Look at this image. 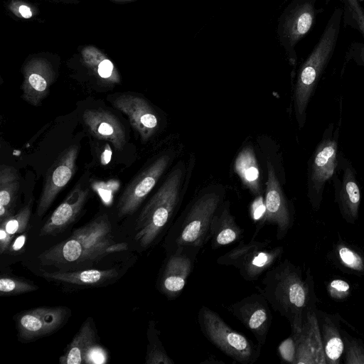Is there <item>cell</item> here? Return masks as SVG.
I'll use <instances>...</instances> for the list:
<instances>
[{"mask_svg": "<svg viewBox=\"0 0 364 364\" xmlns=\"http://www.w3.org/2000/svg\"><path fill=\"white\" fill-rule=\"evenodd\" d=\"M100 348L92 318H88L81 326L72 341L60 356L62 364L91 363L92 357Z\"/></svg>", "mask_w": 364, "mask_h": 364, "instance_id": "cell-23", "label": "cell"}, {"mask_svg": "<svg viewBox=\"0 0 364 364\" xmlns=\"http://www.w3.org/2000/svg\"><path fill=\"white\" fill-rule=\"evenodd\" d=\"M23 72L22 98L33 106H39L53 82V68L46 59L34 58L26 63Z\"/></svg>", "mask_w": 364, "mask_h": 364, "instance_id": "cell-19", "label": "cell"}, {"mask_svg": "<svg viewBox=\"0 0 364 364\" xmlns=\"http://www.w3.org/2000/svg\"><path fill=\"white\" fill-rule=\"evenodd\" d=\"M26 240V234H20L16 237V239H14L7 252L9 253H17L20 251H22L23 247L25 245Z\"/></svg>", "mask_w": 364, "mask_h": 364, "instance_id": "cell-39", "label": "cell"}, {"mask_svg": "<svg viewBox=\"0 0 364 364\" xmlns=\"http://www.w3.org/2000/svg\"><path fill=\"white\" fill-rule=\"evenodd\" d=\"M44 265L62 264L83 261V250L78 240L71 235L43 252L39 256Z\"/></svg>", "mask_w": 364, "mask_h": 364, "instance_id": "cell-30", "label": "cell"}, {"mask_svg": "<svg viewBox=\"0 0 364 364\" xmlns=\"http://www.w3.org/2000/svg\"><path fill=\"white\" fill-rule=\"evenodd\" d=\"M31 213V205L27 204L21 208L16 215H13L3 223L2 227L10 235L15 237L21 234L27 229Z\"/></svg>", "mask_w": 364, "mask_h": 364, "instance_id": "cell-33", "label": "cell"}, {"mask_svg": "<svg viewBox=\"0 0 364 364\" xmlns=\"http://www.w3.org/2000/svg\"><path fill=\"white\" fill-rule=\"evenodd\" d=\"M316 316L326 363L339 364L344 349L341 324L342 318L338 314H328L318 309Z\"/></svg>", "mask_w": 364, "mask_h": 364, "instance_id": "cell-22", "label": "cell"}, {"mask_svg": "<svg viewBox=\"0 0 364 364\" xmlns=\"http://www.w3.org/2000/svg\"><path fill=\"white\" fill-rule=\"evenodd\" d=\"M78 146L72 145L65 149L49 168L37 205V215L42 217L60 191L75 172Z\"/></svg>", "mask_w": 364, "mask_h": 364, "instance_id": "cell-15", "label": "cell"}, {"mask_svg": "<svg viewBox=\"0 0 364 364\" xmlns=\"http://www.w3.org/2000/svg\"><path fill=\"white\" fill-rule=\"evenodd\" d=\"M352 14H358L363 11L358 0H345Z\"/></svg>", "mask_w": 364, "mask_h": 364, "instance_id": "cell-40", "label": "cell"}, {"mask_svg": "<svg viewBox=\"0 0 364 364\" xmlns=\"http://www.w3.org/2000/svg\"><path fill=\"white\" fill-rule=\"evenodd\" d=\"M223 198L220 191H208L191 201L166 235L164 247L166 255L181 246L202 249L210 241L211 223Z\"/></svg>", "mask_w": 364, "mask_h": 364, "instance_id": "cell-4", "label": "cell"}, {"mask_svg": "<svg viewBox=\"0 0 364 364\" xmlns=\"http://www.w3.org/2000/svg\"><path fill=\"white\" fill-rule=\"evenodd\" d=\"M331 180L335 203L342 218L349 224H355L359 218L360 189L356 171L342 152L338 154L337 167Z\"/></svg>", "mask_w": 364, "mask_h": 364, "instance_id": "cell-10", "label": "cell"}, {"mask_svg": "<svg viewBox=\"0 0 364 364\" xmlns=\"http://www.w3.org/2000/svg\"><path fill=\"white\" fill-rule=\"evenodd\" d=\"M49 1H55V2L66 3V4L76 3L78 1V0H49Z\"/></svg>", "mask_w": 364, "mask_h": 364, "instance_id": "cell-43", "label": "cell"}, {"mask_svg": "<svg viewBox=\"0 0 364 364\" xmlns=\"http://www.w3.org/2000/svg\"><path fill=\"white\" fill-rule=\"evenodd\" d=\"M149 344L146 355V364H174V361L168 355L159 338V331L156 323L150 321L147 330Z\"/></svg>", "mask_w": 364, "mask_h": 364, "instance_id": "cell-31", "label": "cell"}, {"mask_svg": "<svg viewBox=\"0 0 364 364\" xmlns=\"http://www.w3.org/2000/svg\"><path fill=\"white\" fill-rule=\"evenodd\" d=\"M10 11L17 17L31 18L33 17V9L21 1H14L9 6Z\"/></svg>", "mask_w": 364, "mask_h": 364, "instance_id": "cell-36", "label": "cell"}, {"mask_svg": "<svg viewBox=\"0 0 364 364\" xmlns=\"http://www.w3.org/2000/svg\"><path fill=\"white\" fill-rule=\"evenodd\" d=\"M200 250L195 246H181L166 255L157 282L159 291L166 298L175 299L181 294Z\"/></svg>", "mask_w": 364, "mask_h": 364, "instance_id": "cell-9", "label": "cell"}, {"mask_svg": "<svg viewBox=\"0 0 364 364\" xmlns=\"http://www.w3.org/2000/svg\"><path fill=\"white\" fill-rule=\"evenodd\" d=\"M269 304L267 300L259 292L225 306L227 311L253 334L262 348L266 342L272 322Z\"/></svg>", "mask_w": 364, "mask_h": 364, "instance_id": "cell-13", "label": "cell"}, {"mask_svg": "<svg viewBox=\"0 0 364 364\" xmlns=\"http://www.w3.org/2000/svg\"><path fill=\"white\" fill-rule=\"evenodd\" d=\"M19 177L17 170L11 166H0V223L14 215Z\"/></svg>", "mask_w": 364, "mask_h": 364, "instance_id": "cell-27", "label": "cell"}, {"mask_svg": "<svg viewBox=\"0 0 364 364\" xmlns=\"http://www.w3.org/2000/svg\"><path fill=\"white\" fill-rule=\"evenodd\" d=\"M361 51L362 52L360 53V58L358 60H357V62L359 65L364 66V48H362Z\"/></svg>", "mask_w": 364, "mask_h": 364, "instance_id": "cell-42", "label": "cell"}, {"mask_svg": "<svg viewBox=\"0 0 364 364\" xmlns=\"http://www.w3.org/2000/svg\"><path fill=\"white\" fill-rule=\"evenodd\" d=\"M70 315L65 306H41L23 311L15 318L18 335L27 342L47 336L61 328Z\"/></svg>", "mask_w": 364, "mask_h": 364, "instance_id": "cell-11", "label": "cell"}, {"mask_svg": "<svg viewBox=\"0 0 364 364\" xmlns=\"http://www.w3.org/2000/svg\"><path fill=\"white\" fill-rule=\"evenodd\" d=\"M183 171L173 169L140 212L134 225V240L144 250L154 245L172 225L182 198Z\"/></svg>", "mask_w": 364, "mask_h": 364, "instance_id": "cell-2", "label": "cell"}, {"mask_svg": "<svg viewBox=\"0 0 364 364\" xmlns=\"http://www.w3.org/2000/svg\"><path fill=\"white\" fill-rule=\"evenodd\" d=\"M234 169L243 185L254 195L261 193L260 173L254 150L245 147L237 155Z\"/></svg>", "mask_w": 364, "mask_h": 364, "instance_id": "cell-29", "label": "cell"}, {"mask_svg": "<svg viewBox=\"0 0 364 364\" xmlns=\"http://www.w3.org/2000/svg\"><path fill=\"white\" fill-rule=\"evenodd\" d=\"M284 251L282 246L273 247L270 240L252 238L248 242L240 241L236 247L218 257L216 262L232 266L245 281L255 282L280 261Z\"/></svg>", "mask_w": 364, "mask_h": 364, "instance_id": "cell-7", "label": "cell"}, {"mask_svg": "<svg viewBox=\"0 0 364 364\" xmlns=\"http://www.w3.org/2000/svg\"><path fill=\"white\" fill-rule=\"evenodd\" d=\"M267 181L264 200L265 212L260 228L265 224L276 225L277 239L282 240L294 225V211L270 161H267Z\"/></svg>", "mask_w": 364, "mask_h": 364, "instance_id": "cell-12", "label": "cell"}, {"mask_svg": "<svg viewBox=\"0 0 364 364\" xmlns=\"http://www.w3.org/2000/svg\"><path fill=\"white\" fill-rule=\"evenodd\" d=\"M326 291L328 296L333 301L341 302L349 298L351 294V287L346 280L335 278L326 284Z\"/></svg>", "mask_w": 364, "mask_h": 364, "instance_id": "cell-35", "label": "cell"}, {"mask_svg": "<svg viewBox=\"0 0 364 364\" xmlns=\"http://www.w3.org/2000/svg\"><path fill=\"white\" fill-rule=\"evenodd\" d=\"M343 11L336 8L307 58L301 65L294 88V108L297 124L303 128L309 103L336 46Z\"/></svg>", "mask_w": 364, "mask_h": 364, "instance_id": "cell-3", "label": "cell"}, {"mask_svg": "<svg viewBox=\"0 0 364 364\" xmlns=\"http://www.w3.org/2000/svg\"><path fill=\"white\" fill-rule=\"evenodd\" d=\"M316 0H293L281 14L277 33L291 64L296 62V46L312 28Z\"/></svg>", "mask_w": 364, "mask_h": 364, "instance_id": "cell-8", "label": "cell"}, {"mask_svg": "<svg viewBox=\"0 0 364 364\" xmlns=\"http://www.w3.org/2000/svg\"><path fill=\"white\" fill-rule=\"evenodd\" d=\"M85 65L91 70L102 82L107 84H119L120 75L113 63L98 48L85 46L81 53Z\"/></svg>", "mask_w": 364, "mask_h": 364, "instance_id": "cell-28", "label": "cell"}, {"mask_svg": "<svg viewBox=\"0 0 364 364\" xmlns=\"http://www.w3.org/2000/svg\"><path fill=\"white\" fill-rule=\"evenodd\" d=\"M111 230L109 220L104 215L73 232L71 235L78 240L82 247L83 260L94 259L126 248L127 244L112 242Z\"/></svg>", "mask_w": 364, "mask_h": 364, "instance_id": "cell-16", "label": "cell"}, {"mask_svg": "<svg viewBox=\"0 0 364 364\" xmlns=\"http://www.w3.org/2000/svg\"><path fill=\"white\" fill-rule=\"evenodd\" d=\"M343 340V362L346 364H364V343L341 330Z\"/></svg>", "mask_w": 364, "mask_h": 364, "instance_id": "cell-32", "label": "cell"}, {"mask_svg": "<svg viewBox=\"0 0 364 364\" xmlns=\"http://www.w3.org/2000/svg\"><path fill=\"white\" fill-rule=\"evenodd\" d=\"M38 287L27 281L13 277L0 278V294L10 296L36 291Z\"/></svg>", "mask_w": 364, "mask_h": 364, "instance_id": "cell-34", "label": "cell"}, {"mask_svg": "<svg viewBox=\"0 0 364 364\" xmlns=\"http://www.w3.org/2000/svg\"><path fill=\"white\" fill-rule=\"evenodd\" d=\"M327 257L343 273L364 276V247L361 248L339 238L333 245Z\"/></svg>", "mask_w": 364, "mask_h": 364, "instance_id": "cell-25", "label": "cell"}, {"mask_svg": "<svg viewBox=\"0 0 364 364\" xmlns=\"http://www.w3.org/2000/svg\"><path fill=\"white\" fill-rule=\"evenodd\" d=\"M316 310L309 312L299 333H291L295 344L294 363L326 364Z\"/></svg>", "mask_w": 364, "mask_h": 364, "instance_id": "cell-18", "label": "cell"}, {"mask_svg": "<svg viewBox=\"0 0 364 364\" xmlns=\"http://www.w3.org/2000/svg\"><path fill=\"white\" fill-rule=\"evenodd\" d=\"M197 321L205 338L224 354L242 364H252L259 358L262 347L232 328L215 311L202 306Z\"/></svg>", "mask_w": 364, "mask_h": 364, "instance_id": "cell-5", "label": "cell"}, {"mask_svg": "<svg viewBox=\"0 0 364 364\" xmlns=\"http://www.w3.org/2000/svg\"><path fill=\"white\" fill-rule=\"evenodd\" d=\"M352 16L357 24L358 28L364 36V11L358 14H352Z\"/></svg>", "mask_w": 364, "mask_h": 364, "instance_id": "cell-41", "label": "cell"}, {"mask_svg": "<svg viewBox=\"0 0 364 364\" xmlns=\"http://www.w3.org/2000/svg\"><path fill=\"white\" fill-rule=\"evenodd\" d=\"M210 235V247L213 250L242 240L244 230L231 214L228 201H223L214 215Z\"/></svg>", "mask_w": 364, "mask_h": 364, "instance_id": "cell-24", "label": "cell"}, {"mask_svg": "<svg viewBox=\"0 0 364 364\" xmlns=\"http://www.w3.org/2000/svg\"><path fill=\"white\" fill-rule=\"evenodd\" d=\"M83 121L90 132L101 140L109 141L117 150L126 144V136L118 119L108 111L100 109H86Z\"/></svg>", "mask_w": 364, "mask_h": 364, "instance_id": "cell-21", "label": "cell"}, {"mask_svg": "<svg viewBox=\"0 0 364 364\" xmlns=\"http://www.w3.org/2000/svg\"><path fill=\"white\" fill-rule=\"evenodd\" d=\"M340 121L325 129L307 164V197L312 209L318 211L326 183L332 178L338 162Z\"/></svg>", "mask_w": 364, "mask_h": 364, "instance_id": "cell-6", "label": "cell"}, {"mask_svg": "<svg viewBox=\"0 0 364 364\" xmlns=\"http://www.w3.org/2000/svg\"><path fill=\"white\" fill-rule=\"evenodd\" d=\"M168 155L158 157L127 186L117 205L119 218L132 215L152 191L170 163Z\"/></svg>", "mask_w": 364, "mask_h": 364, "instance_id": "cell-14", "label": "cell"}, {"mask_svg": "<svg viewBox=\"0 0 364 364\" xmlns=\"http://www.w3.org/2000/svg\"><path fill=\"white\" fill-rule=\"evenodd\" d=\"M46 279L81 286H97L116 278L118 272L115 269H84L74 272H42Z\"/></svg>", "mask_w": 364, "mask_h": 364, "instance_id": "cell-26", "label": "cell"}, {"mask_svg": "<svg viewBox=\"0 0 364 364\" xmlns=\"http://www.w3.org/2000/svg\"><path fill=\"white\" fill-rule=\"evenodd\" d=\"M112 105L127 116L143 141H148L156 132L159 125L157 115L144 98L124 93L114 97Z\"/></svg>", "mask_w": 364, "mask_h": 364, "instance_id": "cell-17", "label": "cell"}, {"mask_svg": "<svg viewBox=\"0 0 364 364\" xmlns=\"http://www.w3.org/2000/svg\"><path fill=\"white\" fill-rule=\"evenodd\" d=\"M2 227H0V253L3 255L8 252V250L14 240Z\"/></svg>", "mask_w": 364, "mask_h": 364, "instance_id": "cell-37", "label": "cell"}, {"mask_svg": "<svg viewBox=\"0 0 364 364\" xmlns=\"http://www.w3.org/2000/svg\"><path fill=\"white\" fill-rule=\"evenodd\" d=\"M255 288L288 320L291 333H299L309 312L316 309L318 299L310 269L304 272L287 259L266 272L261 286Z\"/></svg>", "mask_w": 364, "mask_h": 364, "instance_id": "cell-1", "label": "cell"}, {"mask_svg": "<svg viewBox=\"0 0 364 364\" xmlns=\"http://www.w3.org/2000/svg\"><path fill=\"white\" fill-rule=\"evenodd\" d=\"M88 194V188L77 184L42 226L40 235H55L65 230L80 214Z\"/></svg>", "mask_w": 364, "mask_h": 364, "instance_id": "cell-20", "label": "cell"}, {"mask_svg": "<svg viewBox=\"0 0 364 364\" xmlns=\"http://www.w3.org/2000/svg\"><path fill=\"white\" fill-rule=\"evenodd\" d=\"M265 212L264 202L262 200V198L257 197V199L254 201L252 206V218L254 219H257L259 217H262V220L263 219L264 215Z\"/></svg>", "mask_w": 364, "mask_h": 364, "instance_id": "cell-38", "label": "cell"}]
</instances>
